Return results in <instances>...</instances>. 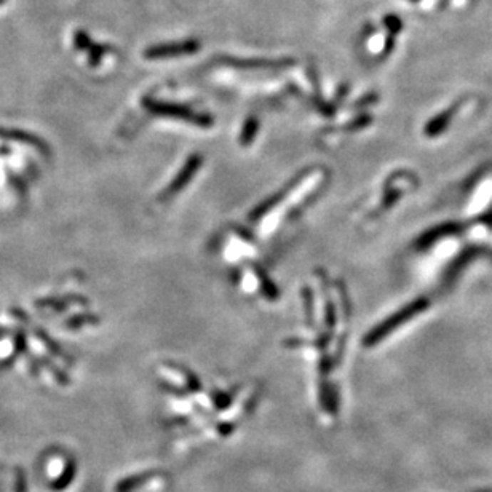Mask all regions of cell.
<instances>
[{"label":"cell","mask_w":492,"mask_h":492,"mask_svg":"<svg viewBox=\"0 0 492 492\" xmlns=\"http://www.w3.org/2000/svg\"><path fill=\"white\" fill-rule=\"evenodd\" d=\"M429 307V299H417V301L411 302L406 307L401 309L400 312H396L395 315H391L389 320H385L382 324H379L376 329H372L371 334L368 336V342L369 344H376L384 339L385 336L389 334V332L394 331L395 328L401 327L404 322H408L409 318L416 317L417 314H421L425 309Z\"/></svg>","instance_id":"obj_1"},{"label":"cell","mask_w":492,"mask_h":492,"mask_svg":"<svg viewBox=\"0 0 492 492\" xmlns=\"http://www.w3.org/2000/svg\"><path fill=\"white\" fill-rule=\"evenodd\" d=\"M216 61L222 66H229V68L235 69H248V71H274V69H287L294 64V59L291 58H278V59H259V58H230V56H221Z\"/></svg>","instance_id":"obj_2"},{"label":"cell","mask_w":492,"mask_h":492,"mask_svg":"<svg viewBox=\"0 0 492 492\" xmlns=\"http://www.w3.org/2000/svg\"><path fill=\"white\" fill-rule=\"evenodd\" d=\"M200 41L197 39H188L183 42H173V43H158L152 45L144 51V58L148 59H166V58H178V56H189L194 55L200 50Z\"/></svg>","instance_id":"obj_3"},{"label":"cell","mask_w":492,"mask_h":492,"mask_svg":"<svg viewBox=\"0 0 492 492\" xmlns=\"http://www.w3.org/2000/svg\"><path fill=\"white\" fill-rule=\"evenodd\" d=\"M457 109H458V106L454 104V106H452V108L441 112L440 116H436V117L431 118V121L427 123V126H425V135H427V136L441 135V133L448 128L451 118H452V116L456 114Z\"/></svg>","instance_id":"obj_4"},{"label":"cell","mask_w":492,"mask_h":492,"mask_svg":"<svg viewBox=\"0 0 492 492\" xmlns=\"http://www.w3.org/2000/svg\"><path fill=\"white\" fill-rule=\"evenodd\" d=\"M458 230H461V225L454 224V222H448V224H441L435 227L434 230H430L425 234L421 240H419V246H429L431 243H435L436 240H440L443 237H448V235H456L458 234Z\"/></svg>","instance_id":"obj_5"},{"label":"cell","mask_w":492,"mask_h":492,"mask_svg":"<svg viewBox=\"0 0 492 492\" xmlns=\"http://www.w3.org/2000/svg\"><path fill=\"white\" fill-rule=\"evenodd\" d=\"M384 24L387 26V29L391 36H395L398 34V32H401V28H403V23H401V19L398 18L396 15H387L384 18Z\"/></svg>","instance_id":"obj_6"},{"label":"cell","mask_w":492,"mask_h":492,"mask_svg":"<svg viewBox=\"0 0 492 492\" xmlns=\"http://www.w3.org/2000/svg\"><path fill=\"white\" fill-rule=\"evenodd\" d=\"M74 43L78 50H86V48H91V39L88 37L85 31H77L76 36H74Z\"/></svg>","instance_id":"obj_7"},{"label":"cell","mask_w":492,"mask_h":492,"mask_svg":"<svg viewBox=\"0 0 492 492\" xmlns=\"http://www.w3.org/2000/svg\"><path fill=\"white\" fill-rule=\"evenodd\" d=\"M0 2H2V0H0Z\"/></svg>","instance_id":"obj_8"}]
</instances>
